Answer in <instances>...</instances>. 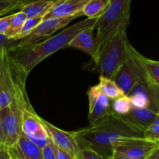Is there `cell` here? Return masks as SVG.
<instances>
[{
  "label": "cell",
  "mask_w": 159,
  "mask_h": 159,
  "mask_svg": "<svg viewBox=\"0 0 159 159\" xmlns=\"http://www.w3.org/2000/svg\"><path fill=\"white\" fill-rule=\"evenodd\" d=\"M80 148H89L111 159L113 145L126 138H143L144 133L134 128L120 116L112 113L96 125L71 131Z\"/></svg>",
  "instance_id": "6da1fadb"
},
{
  "label": "cell",
  "mask_w": 159,
  "mask_h": 159,
  "mask_svg": "<svg viewBox=\"0 0 159 159\" xmlns=\"http://www.w3.org/2000/svg\"><path fill=\"white\" fill-rule=\"evenodd\" d=\"M98 19H85L43 41L8 51L11 60L27 77L31 71L46 57L68 47L75 37L84 30L96 26Z\"/></svg>",
  "instance_id": "7a4b0ae2"
},
{
  "label": "cell",
  "mask_w": 159,
  "mask_h": 159,
  "mask_svg": "<svg viewBox=\"0 0 159 159\" xmlns=\"http://www.w3.org/2000/svg\"><path fill=\"white\" fill-rule=\"evenodd\" d=\"M130 3L131 0H110L108 7L98 19L96 24L97 28L96 57L114 34L122 28L127 27L130 23Z\"/></svg>",
  "instance_id": "3957f363"
},
{
  "label": "cell",
  "mask_w": 159,
  "mask_h": 159,
  "mask_svg": "<svg viewBox=\"0 0 159 159\" xmlns=\"http://www.w3.org/2000/svg\"><path fill=\"white\" fill-rule=\"evenodd\" d=\"M127 28H122L106 43L94 62L100 76L113 80L116 71L128 56Z\"/></svg>",
  "instance_id": "277c9868"
},
{
  "label": "cell",
  "mask_w": 159,
  "mask_h": 159,
  "mask_svg": "<svg viewBox=\"0 0 159 159\" xmlns=\"http://www.w3.org/2000/svg\"><path fill=\"white\" fill-rule=\"evenodd\" d=\"M26 76L12 62L6 48L0 50V110L9 106Z\"/></svg>",
  "instance_id": "5b68a950"
},
{
  "label": "cell",
  "mask_w": 159,
  "mask_h": 159,
  "mask_svg": "<svg viewBox=\"0 0 159 159\" xmlns=\"http://www.w3.org/2000/svg\"><path fill=\"white\" fill-rule=\"evenodd\" d=\"M133 50L134 48L129 43L128 56L124 64L116 71L113 79L125 96L130 93L134 85L140 79L147 77L141 65L135 57Z\"/></svg>",
  "instance_id": "8992f818"
},
{
  "label": "cell",
  "mask_w": 159,
  "mask_h": 159,
  "mask_svg": "<svg viewBox=\"0 0 159 159\" xmlns=\"http://www.w3.org/2000/svg\"><path fill=\"white\" fill-rule=\"evenodd\" d=\"M133 107L148 108L159 112V87L152 84L147 77L140 79L127 95Z\"/></svg>",
  "instance_id": "52a82bcc"
},
{
  "label": "cell",
  "mask_w": 159,
  "mask_h": 159,
  "mask_svg": "<svg viewBox=\"0 0 159 159\" xmlns=\"http://www.w3.org/2000/svg\"><path fill=\"white\" fill-rule=\"evenodd\" d=\"M21 128L22 132L41 149L51 141L48 130L42 123V118L36 113L32 106L23 110Z\"/></svg>",
  "instance_id": "ba28073f"
},
{
  "label": "cell",
  "mask_w": 159,
  "mask_h": 159,
  "mask_svg": "<svg viewBox=\"0 0 159 159\" xmlns=\"http://www.w3.org/2000/svg\"><path fill=\"white\" fill-rule=\"evenodd\" d=\"M159 142L145 138H126L113 145V152L134 159H146L157 148Z\"/></svg>",
  "instance_id": "9c48e42d"
},
{
  "label": "cell",
  "mask_w": 159,
  "mask_h": 159,
  "mask_svg": "<svg viewBox=\"0 0 159 159\" xmlns=\"http://www.w3.org/2000/svg\"><path fill=\"white\" fill-rule=\"evenodd\" d=\"M79 17V16L65 17V18H51L43 21L26 37L20 40L16 48H20L40 43L41 40L48 39L61 28L67 26L70 22Z\"/></svg>",
  "instance_id": "30bf717a"
},
{
  "label": "cell",
  "mask_w": 159,
  "mask_h": 159,
  "mask_svg": "<svg viewBox=\"0 0 159 159\" xmlns=\"http://www.w3.org/2000/svg\"><path fill=\"white\" fill-rule=\"evenodd\" d=\"M87 95L89 103V125H96L113 113L111 100L102 93L99 85L90 87Z\"/></svg>",
  "instance_id": "8fae6325"
},
{
  "label": "cell",
  "mask_w": 159,
  "mask_h": 159,
  "mask_svg": "<svg viewBox=\"0 0 159 159\" xmlns=\"http://www.w3.org/2000/svg\"><path fill=\"white\" fill-rule=\"evenodd\" d=\"M42 123L48 130L50 138L57 148L69 154L74 158H80L81 148L71 131L67 132L61 130L43 119H42Z\"/></svg>",
  "instance_id": "7c38bea8"
},
{
  "label": "cell",
  "mask_w": 159,
  "mask_h": 159,
  "mask_svg": "<svg viewBox=\"0 0 159 159\" xmlns=\"http://www.w3.org/2000/svg\"><path fill=\"white\" fill-rule=\"evenodd\" d=\"M90 0H54V2L43 20L51 18L83 16L82 9Z\"/></svg>",
  "instance_id": "4fadbf2b"
},
{
  "label": "cell",
  "mask_w": 159,
  "mask_h": 159,
  "mask_svg": "<svg viewBox=\"0 0 159 159\" xmlns=\"http://www.w3.org/2000/svg\"><path fill=\"white\" fill-rule=\"evenodd\" d=\"M8 148L12 159H43L42 149L23 132L16 144Z\"/></svg>",
  "instance_id": "5bb4252c"
},
{
  "label": "cell",
  "mask_w": 159,
  "mask_h": 159,
  "mask_svg": "<svg viewBox=\"0 0 159 159\" xmlns=\"http://www.w3.org/2000/svg\"><path fill=\"white\" fill-rule=\"evenodd\" d=\"M158 113L148 108L133 107L130 111L121 117L134 128L144 133L152 124Z\"/></svg>",
  "instance_id": "9a60e30c"
},
{
  "label": "cell",
  "mask_w": 159,
  "mask_h": 159,
  "mask_svg": "<svg viewBox=\"0 0 159 159\" xmlns=\"http://www.w3.org/2000/svg\"><path fill=\"white\" fill-rule=\"evenodd\" d=\"M95 28L96 26H91L78 34L70 42L68 47L83 51L94 60L96 54V37L93 35Z\"/></svg>",
  "instance_id": "2e32d148"
},
{
  "label": "cell",
  "mask_w": 159,
  "mask_h": 159,
  "mask_svg": "<svg viewBox=\"0 0 159 159\" xmlns=\"http://www.w3.org/2000/svg\"><path fill=\"white\" fill-rule=\"evenodd\" d=\"M134 54L144 70L148 79L152 84L159 87V61H154L141 55L134 48Z\"/></svg>",
  "instance_id": "e0dca14e"
},
{
  "label": "cell",
  "mask_w": 159,
  "mask_h": 159,
  "mask_svg": "<svg viewBox=\"0 0 159 159\" xmlns=\"http://www.w3.org/2000/svg\"><path fill=\"white\" fill-rule=\"evenodd\" d=\"M54 2V0H34L26 3L20 9V11L26 16L27 19L37 16L44 17Z\"/></svg>",
  "instance_id": "ac0fdd59"
},
{
  "label": "cell",
  "mask_w": 159,
  "mask_h": 159,
  "mask_svg": "<svg viewBox=\"0 0 159 159\" xmlns=\"http://www.w3.org/2000/svg\"><path fill=\"white\" fill-rule=\"evenodd\" d=\"M110 4V0H90L82 9L83 16L88 19H99Z\"/></svg>",
  "instance_id": "d6986e66"
},
{
  "label": "cell",
  "mask_w": 159,
  "mask_h": 159,
  "mask_svg": "<svg viewBox=\"0 0 159 159\" xmlns=\"http://www.w3.org/2000/svg\"><path fill=\"white\" fill-rule=\"evenodd\" d=\"M99 85L102 93L111 101L121 97V96H125L124 93L121 91L120 89L116 85V82L112 79L99 76Z\"/></svg>",
  "instance_id": "ffe728a7"
},
{
  "label": "cell",
  "mask_w": 159,
  "mask_h": 159,
  "mask_svg": "<svg viewBox=\"0 0 159 159\" xmlns=\"http://www.w3.org/2000/svg\"><path fill=\"white\" fill-rule=\"evenodd\" d=\"M26 19H27L26 16L21 11L12 14L10 26H9V29H8L7 32L5 34V36L9 39L15 40L16 37L21 31Z\"/></svg>",
  "instance_id": "44dd1931"
},
{
  "label": "cell",
  "mask_w": 159,
  "mask_h": 159,
  "mask_svg": "<svg viewBox=\"0 0 159 159\" xmlns=\"http://www.w3.org/2000/svg\"><path fill=\"white\" fill-rule=\"evenodd\" d=\"M111 106L113 113L120 116L128 113L133 107L130 99L127 96H121L114 100H112Z\"/></svg>",
  "instance_id": "7402d4cb"
},
{
  "label": "cell",
  "mask_w": 159,
  "mask_h": 159,
  "mask_svg": "<svg viewBox=\"0 0 159 159\" xmlns=\"http://www.w3.org/2000/svg\"><path fill=\"white\" fill-rule=\"evenodd\" d=\"M43 16H37V17H34V18H29L26 19V22L23 24V28H22L21 31L20 32V34L16 37L15 40H20L23 38L26 37V36L29 35L42 21H43Z\"/></svg>",
  "instance_id": "603a6c76"
},
{
  "label": "cell",
  "mask_w": 159,
  "mask_h": 159,
  "mask_svg": "<svg viewBox=\"0 0 159 159\" xmlns=\"http://www.w3.org/2000/svg\"><path fill=\"white\" fill-rule=\"evenodd\" d=\"M25 4L24 0H0V15L21 9Z\"/></svg>",
  "instance_id": "cb8c5ba5"
},
{
  "label": "cell",
  "mask_w": 159,
  "mask_h": 159,
  "mask_svg": "<svg viewBox=\"0 0 159 159\" xmlns=\"http://www.w3.org/2000/svg\"><path fill=\"white\" fill-rule=\"evenodd\" d=\"M144 138L159 142V112L152 124L144 132Z\"/></svg>",
  "instance_id": "d4e9b609"
},
{
  "label": "cell",
  "mask_w": 159,
  "mask_h": 159,
  "mask_svg": "<svg viewBox=\"0 0 159 159\" xmlns=\"http://www.w3.org/2000/svg\"><path fill=\"white\" fill-rule=\"evenodd\" d=\"M43 152V159H57L55 152V146H54V143L51 140L50 142L42 149Z\"/></svg>",
  "instance_id": "484cf974"
},
{
  "label": "cell",
  "mask_w": 159,
  "mask_h": 159,
  "mask_svg": "<svg viewBox=\"0 0 159 159\" xmlns=\"http://www.w3.org/2000/svg\"><path fill=\"white\" fill-rule=\"evenodd\" d=\"M20 41V40L7 38L5 35H0V50H1L2 48H6L8 51H10V50L16 48V47L18 45L19 42Z\"/></svg>",
  "instance_id": "4316f807"
},
{
  "label": "cell",
  "mask_w": 159,
  "mask_h": 159,
  "mask_svg": "<svg viewBox=\"0 0 159 159\" xmlns=\"http://www.w3.org/2000/svg\"><path fill=\"white\" fill-rule=\"evenodd\" d=\"M81 157L82 159H109L89 148H81Z\"/></svg>",
  "instance_id": "83f0119b"
},
{
  "label": "cell",
  "mask_w": 159,
  "mask_h": 159,
  "mask_svg": "<svg viewBox=\"0 0 159 159\" xmlns=\"http://www.w3.org/2000/svg\"><path fill=\"white\" fill-rule=\"evenodd\" d=\"M12 14L0 18V35H5L10 26Z\"/></svg>",
  "instance_id": "f1b7e54d"
},
{
  "label": "cell",
  "mask_w": 159,
  "mask_h": 159,
  "mask_svg": "<svg viewBox=\"0 0 159 159\" xmlns=\"http://www.w3.org/2000/svg\"><path fill=\"white\" fill-rule=\"evenodd\" d=\"M54 146H55V152L57 159H75L73 158L72 156H71L69 154H68L67 152H64L63 150L57 148L55 144H54Z\"/></svg>",
  "instance_id": "f546056e"
},
{
  "label": "cell",
  "mask_w": 159,
  "mask_h": 159,
  "mask_svg": "<svg viewBox=\"0 0 159 159\" xmlns=\"http://www.w3.org/2000/svg\"><path fill=\"white\" fill-rule=\"evenodd\" d=\"M0 159H12L9 148L5 144H0Z\"/></svg>",
  "instance_id": "4dcf8cb0"
},
{
  "label": "cell",
  "mask_w": 159,
  "mask_h": 159,
  "mask_svg": "<svg viewBox=\"0 0 159 159\" xmlns=\"http://www.w3.org/2000/svg\"><path fill=\"white\" fill-rule=\"evenodd\" d=\"M111 159H134L130 158V157H127L126 155H122V154L116 153V152H113V156H112Z\"/></svg>",
  "instance_id": "1f68e13d"
},
{
  "label": "cell",
  "mask_w": 159,
  "mask_h": 159,
  "mask_svg": "<svg viewBox=\"0 0 159 159\" xmlns=\"http://www.w3.org/2000/svg\"><path fill=\"white\" fill-rule=\"evenodd\" d=\"M146 159H159V148H157Z\"/></svg>",
  "instance_id": "d6a6232c"
},
{
  "label": "cell",
  "mask_w": 159,
  "mask_h": 159,
  "mask_svg": "<svg viewBox=\"0 0 159 159\" xmlns=\"http://www.w3.org/2000/svg\"><path fill=\"white\" fill-rule=\"evenodd\" d=\"M0 144H4V137H3L2 127L1 120H0Z\"/></svg>",
  "instance_id": "836d02e7"
},
{
  "label": "cell",
  "mask_w": 159,
  "mask_h": 159,
  "mask_svg": "<svg viewBox=\"0 0 159 159\" xmlns=\"http://www.w3.org/2000/svg\"><path fill=\"white\" fill-rule=\"evenodd\" d=\"M79 159H82V157H80V158H79Z\"/></svg>",
  "instance_id": "e575fe53"
},
{
  "label": "cell",
  "mask_w": 159,
  "mask_h": 159,
  "mask_svg": "<svg viewBox=\"0 0 159 159\" xmlns=\"http://www.w3.org/2000/svg\"><path fill=\"white\" fill-rule=\"evenodd\" d=\"M158 148H159V144H158Z\"/></svg>",
  "instance_id": "d590c367"
},
{
  "label": "cell",
  "mask_w": 159,
  "mask_h": 159,
  "mask_svg": "<svg viewBox=\"0 0 159 159\" xmlns=\"http://www.w3.org/2000/svg\"><path fill=\"white\" fill-rule=\"evenodd\" d=\"M24 1H26V0H24Z\"/></svg>",
  "instance_id": "8d00e7d4"
},
{
  "label": "cell",
  "mask_w": 159,
  "mask_h": 159,
  "mask_svg": "<svg viewBox=\"0 0 159 159\" xmlns=\"http://www.w3.org/2000/svg\"><path fill=\"white\" fill-rule=\"evenodd\" d=\"M0 16H1V15H0Z\"/></svg>",
  "instance_id": "74e56055"
}]
</instances>
